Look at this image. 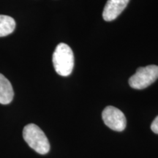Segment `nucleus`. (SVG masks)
Returning <instances> with one entry per match:
<instances>
[{"label":"nucleus","instance_id":"7","mask_svg":"<svg viewBox=\"0 0 158 158\" xmlns=\"http://www.w3.org/2000/svg\"><path fill=\"white\" fill-rule=\"evenodd\" d=\"M15 28L14 19L8 15H0V37L10 35Z\"/></svg>","mask_w":158,"mask_h":158},{"label":"nucleus","instance_id":"5","mask_svg":"<svg viewBox=\"0 0 158 158\" xmlns=\"http://www.w3.org/2000/svg\"><path fill=\"white\" fill-rule=\"evenodd\" d=\"M130 0H108L105 5L102 17L106 21L115 20L127 7Z\"/></svg>","mask_w":158,"mask_h":158},{"label":"nucleus","instance_id":"8","mask_svg":"<svg viewBox=\"0 0 158 158\" xmlns=\"http://www.w3.org/2000/svg\"><path fill=\"white\" fill-rule=\"evenodd\" d=\"M151 130H152L155 133L158 134V116L154 119L152 123Z\"/></svg>","mask_w":158,"mask_h":158},{"label":"nucleus","instance_id":"6","mask_svg":"<svg viewBox=\"0 0 158 158\" xmlns=\"http://www.w3.org/2000/svg\"><path fill=\"white\" fill-rule=\"evenodd\" d=\"M14 97L13 86L10 82L0 73V103L7 105L13 101Z\"/></svg>","mask_w":158,"mask_h":158},{"label":"nucleus","instance_id":"2","mask_svg":"<svg viewBox=\"0 0 158 158\" xmlns=\"http://www.w3.org/2000/svg\"><path fill=\"white\" fill-rule=\"evenodd\" d=\"M23 137L29 147L40 155H45L50 150L48 138L36 124H29L26 125L23 130Z\"/></svg>","mask_w":158,"mask_h":158},{"label":"nucleus","instance_id":"1","mask_svg":"<svg viewBox=\"0 0 158 158\" xmlns=\"http://www.w3.org/2000/svg\"><path fill=\"white\" fill-rule=\"evenodd\" d=\"M53 64L56 72L61 76H70L73 70L74 54L72 49L65 43H59L53 54Z\"/></svg>","mask_w":158,"mask_h":158},{"label":"nucleus","instance_id":"4","mask_svg":"<svg viewBox=\"0 0 158 158\" xmlns=\"http://www.w3.org/2000/svg\"><path fill=\"white\" fill-rule=\"evenodd\" d=\"M102 120L106 125L114 131L122 132L125 129L127 120L124 114L114 106H107L102 114Z\"/></svg>","mask_w":158,"mask_h":158},{"label":"nucleus","instance_id":"3","mask_svg":"<svg viewBox=\"0 0 158 158\" xmlns=\"http://www.w3.org/2000/svg\"><path fill=\"white\" fill-rule=\"evenodd\" d=\"M158 78V66L148 65L138 68L135 73L130 77L129 84L135 89H143L148 87Z\"/></svg>","mask_w":158,"mask_h":158}]
</instances>
